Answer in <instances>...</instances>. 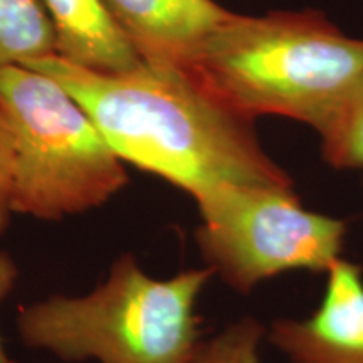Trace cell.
I'll return each mask as SVG.
<instances>
[{"mask_svg":"<svg viewBox=\"0 0 363 363\" xmlns=\"http://www.w3.org/2000/svg\"><path fill=\"white\" fill-rule=\"evenodd\" d=\"M266 328L246 316L227 325L214 337L202 340L190 363H261V343Z\"/></svg>","mask_w":363,"mask_h":363,"instance_id":"8fae6325","label":"cell"},{"mask_svg":"<svg viewBox=\"0 0 363 363\" xmlns=\"http://www.w3.org/2000/svg\"><path fill=\"white\" fill-rule=\"evenodd\" d=\"M27 66L78 99L123 163L194 199L224 184L293 187L262 148L254 121L227 110L187 72L148 65L99 72L59 56Z\"/></svg>","mask_w":363,"mask_h":363,"instance_id":"6da1fadb","label":"cell"},{"mask_svg":"<svg viewBox=\"0 0 363 363\" xmlns=\"http://www.w3.org/2000/svg\"><path fill=\"white\" fill-rule=\"evenodd\" d=\"M17 281H19V267L13 257L4 249H0V303L6 301L11 293L16 289ZM0 363H16L7 355L6 347H4L2 337H0Z\"/></svg>","mask_w":363,"mask_h":363,"instance_id":"4fadbf2b","label":"cell"},{"mask_svg":"<svg viewBox=\"0 0 363 363\" xmlns=\"http://www.w3.org/2000/svg\"><path fill=\"white\" fill-rule=\"evenodd\" d=\"M51 17L57 56L99 72H123L143 65L101 0H40Z\"/></svg>","mask_w":363,"mask_h":363,"instance_id":"ba28073f","label":"cell"},{"mask_svg":"<svg viewBox=\"0 0 363 363\" xmlns=\"http://www.w3.org/2000/svg\"><path fill=\"white\" fill-rule=\"evenodd\" d=\"M320 305L306 318H279L266 337L288 363H363V267H330Z\"/></svg>","mask_w":363,"mask_h":363,"instance_id":"8992f818","label":"cell"},{"mask_svg":"<svg viewBox=\"0 0 363 363\" xmlns=\"http://www.w3.org/2000/svg\"><path fill=\"white\" fill-rule=\"evenodd\" d=\"M321 155L333 169H363V78L321 135Z\"/></svg>","mask_w":363,"mask_h":363,"instance_id":"30bf717a","label":"cell"},{"mask_svg":"<svg viewBox=\"0 0 363 363\" xmlns=\"http://www.w3.org/2000/svg\"><path fill=\"white\" fill-rule=\"evenodd\" d=\"M13 180H16V148L7 121L0 115V235L6 234L13 216Z\"/></svg>","mask_w":363,"mask_h":363,"instance_id":"7c38bea8","label":"cell"},{"mask_svg":"<svg viewBox=\"0 0 363 363\" xmlns=\"http://www.w3.org/2000/svg\"><path fill=\"white\" fill-rule=\"evenodd\" d=\"M189 74L240 118H291L321 136L363 78V39L311 9L233 12Z\"/></svg>","mask_w":363,"mask_h":363,"instance_id":"7a4b0ae2","label":"cell"},{"mask_svg":"<svg viewBox=\"0 0 363 363\" xmlns=\"http://www.w3.org/2000/svg\"><path fill=\"white\" fill-rule=\"evenodd\" d=\"M212 278L203 266L158 279L120 254L93 291L21 306L17 333L66 363H190L203 340L197 301Z\"/></svg>","mask_w":363,"mask_h":363,"instance_id":"3957f363","label":"cell"},{"mask_svg":"<svg viewBox=\"0 0 363 363\" xmlns=\"http://www.w3.org/2000/svg\"><path fill=\"white\" fill-rule=\"evenodd\" d=\"M143 65L190 72L202 48L233 16L216 0H101Z\"/></svg>","mask_w":363,"mask_h":363,"instance_id":"52a82bcc","label":"cell"},{"mask_svg":"<svg viewBox=\"0 0 363 363\" xmlns=\"http://www.w3.org/2000/svg\"><path fill=\"white\" fill-rule=\"evenodd\" d=\"M194 201L203 266L239 294L284 272H326L342 257L347 224L308 211L293 187L224 184Z\"/></svg>","mask_w":363,"mask_h":363,"instance_id":"5b68a950","label":"cell"},{"mask_svg":"<svg viewBox=\"0 0 363 363\" xmlns=\"http://www.w3.org/2000/svg\"><path fill=\"white\" fill-rule=\"evenodd\" d=\"M57 56L52 21L40 0H0V71Z\"/></svg>","mask_w":363,"mask_h":363,"instance_id":"9c48e42d","label":"cell"},{"mask_svg":"<svg viewBox=\"0 0 363 363\" xmlns=\"http://www.w3.org/2000/svg\"><path fill=\"white\" fill-rule=\"evenodd\" d=\"M0 115L16 148L13 216L49 222L81 216L128 184L123 160L51 76L29 66L0 71Z\"/></svg>","mask_w":363,"mask_h":363,"instance_id":"277c9868","label":"cell"}]
</instances>
